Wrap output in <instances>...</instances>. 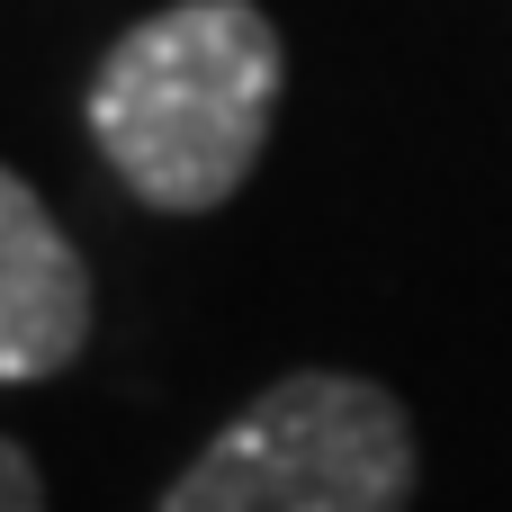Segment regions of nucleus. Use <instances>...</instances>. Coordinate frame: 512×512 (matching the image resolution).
<instances>
[{
    "mask_svg": "<svg viewBox=\"0 0 512 512\" xmlns=\"http://www.w3.org/2000/svg\"><path fill=\"white\" fill-rule=\"evenodd\" d=\"M288 45L252 0H180L135 18L99 81H90V135L99 162L162 216L225 207L279 117Z\"/></svg>",
    "mask_w": 512,
    "mask_h": 512,
    "instance_id": "f257e3e1",
    "label": "nucleus"
},
{
    "mask_svg": "<svg viewBox=\"0 0 512 512\" xmlns=\"http://www.w3.org/2000/svg\"><path fill=\"white\" fill-rule=\"evenodd\" d=\"M414 423L378 378L297 369L261 387L180 477L162 512H405Z\"/></svg>",
    "mask_w": 512,
    "mask_h": 512,
    "instance_id": "f03ea898",
    "label": "nucleus"
},
{
    "mask_svg": "<svg viewBox=\"0 0 512 512\" xmlns=\"http://www.w3.org/2000/svg\"><path fill=\"white\" fill-rule=\"evenodd\" d=\"M90 342V270L45 198L0 162V387L72 369Z\"/></svg>",
    "mask_w": 512,
    "mask_h": 512,
    "instance_id": "7ed1b4c3",
    "label": "nucleus"
},
{
    "mask_svg": "<svg viewBox=\"0 0 512 512\" xmlns=\"http://www.w3.org/2000/svg\"><path fill=\"white\" fill-rule=\"evenodd\" d=\"M0 512H45V486H36L18 441H0Z\"/></svg>",
    "mask_w": 512,
    "mask_h": 512,
    "instance_id": "20e7f679",
    "label": "nucleus"
}]
</instances>
